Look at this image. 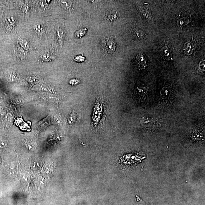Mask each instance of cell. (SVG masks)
Listing matches in <instances>:
<instances>
[{
  "mask_svg": "<svg viewBox=\"0 0 205 205\" xmlns=\"http://www.w3.org/2000/svg\"><path fill=\"white\" fill-rule=\"evenodd\" d=\"M116 46V42L111 37L106 38L101 42V50L106 54H111L115 51Z\"/></svg>",
  "mask_w": 205,
  "mask_h": 205,
  "instance_id": "6da1fadb",
  "label": "cell"
},
{
  "mask_svg": "<svg viewBox=\"0 0 205 205\" xmlns=\"http://www.w3.org/2000/svg\"><path fill=\"white\" fill-rule=\"evenodd\" d=\"M173 93L171 89L165 87L162 89L160 94V100L163 104H169L173 98Z\"/></svg>",
  "mask_w": 205,
  "mask_h": 205,
  "instance_id": "7a4b0ae2",
  "label": "cell"
},
{
  "mask_svg": "<svg viewBox=\"0 0 205 205\" xmlns=\"http://www.w3.org/2000/svg\"><path fill=\"white\" fill-rule=\"evenodd\" d=\"M146 89L144 87H138L135 91V97L139 101H143L146 99L147 94Z\"/></svg>",
  "mask_w": 205,
  "mask_h": 205,
  "instance_id": "3957f363",
  "label": "cell"
},
{
  "mask_svg": "<svg viewBox=\"0 0 205 205\" xmlns=\"http://www.w3.org/2000/svg\"><path fill=\"white\" fill-rule=\"evenodd\" d=\"M106 16L109 21H114L119 18V13L117 10H112L107 12Z\"/></svg>",
  "mask_w": 205,
  "mask_h": 205,
  "instance_id": "277c9868",
  "label": "cell"
},
{
  "mask_svg": "<svg viewBox=\"0 0 205 205\" xmlns=\"http://www.w3.org/2000/svg\"><path fill=\"white\" fill-rule=\"evenodd\" d=\"M137 64L140 67H143L146 63V61L145 60L144 56L142 54H139L137 56Z\"/></svg>",
  "mask_w": 205,
  "mask_h": 205,
  "instance_id": "5b68a950",
  "label": "cell"
},
{
  "mask_svg": "<svg viewBox=\"0 0 205 205\" xmlns=\"http://www.w3.org/2000/svg\"><path fill=\"white\" fill-rule=\"evenodd\" d=\"M19 43L22 47L25 50H28L30 48L29 42L28 41L25 39H21L19 40Z\"/></svg>",
  "mask_w": 205,
  "mask_h": 205,
  "instance_id": "8992f818",
  "label": "cell"
},
{
  "mask_svg": "<svg viewBox=\"0 0 205 205\" xmlns=\"http://www.w3.org/2000/svg\"><path fill=\"white\" fill-rule=\"evenodd\" d=\"M87 31V29H80V30H78V31H77L75 33V37L77 38V39L82 37L86 34Z\"/></svg>",
  "mask_w": 205,
  "mask_h": 205,
  "instance_id": "52a82bcc",
  "label": "cell"
},
{
  "mask_svg": "<svg viewBox=\"0 0 205 205\" xmlns=\"http://www.w3.org/2000/svg\"><path fill=\"white\" fill-rule=\"evenodd\" d=\"M49 124V118L48 117L46 118H45L43 120L38 123V126H39V127H41V128H44V127L48 126Z\"/></svg>",
  "mask_w": 205,
  "mask_h": 205,
  "instance_id": "ba28073f",
  "label": "cell"
},
{
  "mask_svg": "<svg viewBox=\"0 0 205 205\" xmlns=\"http://www.w3.org/2000/svg\"><path fill=\"white\" fill-rule=\"evenodd\" d=\"M42 25L39 24L36 25L34 27V30L37 34L41 35L44 32V30Z\"/></svg>",
  "mask_w": 205,
  "mask_h": 205,
  "instance_id": "9c48e42d",
  "label": "cell"
},
{
  "mask_svg": "<svg viewBox=\"0 0 205 205\" xmlns=\"http://www.w3.org/2000/svg\"><path fill=\"white\" fill-rule=\"evenodd\" d=\"M59 2L62 7L65 9L71 7L72 4L70 1H59Z\"/></svg>",
  "mask_w": 205,
  "mask_h": 205,
  "instance_id": "30bf717a",
  "label": "cell"
},
{
  "mask_svg": "<svg viewBox=\"0 0 205 205\" xmlns=\"http://www.w3.org/2000/svg\"><path fill=\"white\" fill-rule=\"evenodd\" d=\"M133 35L135 37L139 39L140 38L142 37L143 34H142V32L141 30H137L134 31Z\"/></svg>",
  "mask_w": 205,
  "mask_h": 205,
  "instance_id": "8fae6325",
  "label": "cell"
},
{
  "mask_svg": "<svg viewBox=\"0 0 205 205\" xmlns=\"http://www.w3.org/2000/svg\"><path fill=\"white\" fill-rule=\"evenodd\" d=\"M42 58L44 61H48L51 58L50 54L48 53H46L43 55Z\"/></svg>",
  "mask_w": 205,
  "mask_h": 205,
  "instance_id": "7c38bea8",
  "label": "cell"
},
{
  "mask_svg": "<svg viewBox=\"0 0 205 205\" xmlns=\"http://www.w3.org/2000/svg\"><path fill=\"white\" fill-rule=\"evenodd\" d=\"M74 60L78 62H82L85 61V58L82 56H79L74 58Z\"/></svg>",
  "mask_w": 205,
  "mask_h": 205,
  "instance_id": "4fadbf2b",
  "label": "cell"
},
{
  "mask_svg": "<svg viewBox=\"0 0 205 205\" xmlns=\"http://www.w3.org/2000/svg\"><path fill=\"white\" fill-rule=\"evenodd\" d=\"M8 21L11 25H13L15 24V20L12 16H10L7 18Z\"/></svg>",
  "mask_w": 205,
  "mask_h": 205,
  "instance_id": "5bb4252c",
  "label": "cell"
},
{
  "mask_svg": "<svg viewBox=\"0 0 205 205\" xmlns=\"http://www.w3.org/2000/svg\"><path fill=\"white\" fill-rule=\"evenodd\" d=\"M7 145V143L5 141L2 139H0V147H4Z\"/></svg>",
  "mask_w": 205,
  "mask_h": 205,
  "instance_id": "9a60e30c",
  "label": "cell"
}]
</instances>
